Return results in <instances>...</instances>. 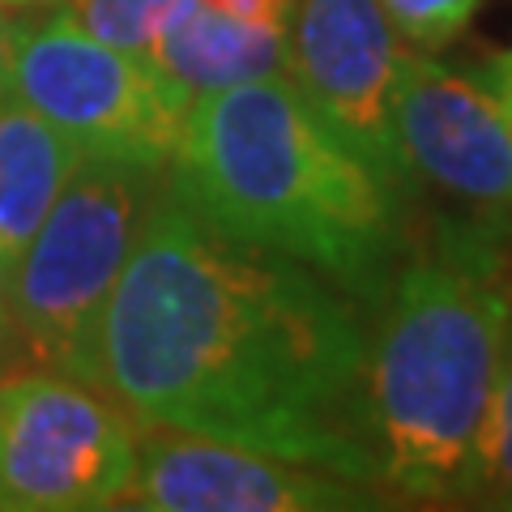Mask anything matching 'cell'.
<instances>
[{"instance_id": "obj_1", "label": "cell", "mask_w": 512, "mask_h": 512, "mask_svg": "<svg viewBox=\"0 0 512 512\" xmlns=\"http://www.w3.org/2000/svg\"><path fill=\"white\" fill-rule=\"evenodd\" d=\"M359 299L158 192L107 295L94 389L133 419L376 483Z\"/></svg>"}, {"instance_id": "obj_2", "label": "cell", "mask_w": 512, "mask_h": 512, "mask_svg": "<svg viewBox=\"0 0 512 512\" xmlns=\"http://www.w3.org/2000/svg\"><path fill=\"white\" fill-rule=\"evenodd\" d=\"M218 235L316 269L367 308L402 256V192L308 107L286 73L197 94L171 184Z\"/></svg>"}, {"instance_id": "obj_3", "label": "cell", "mask_w": 512, "mask_h": 512, "mask_svg": "<svg viewBox=\"0 0 512 512\" xmlns=\"http://www.w3.org/2000/svg\"><path fill=\"white\" fill-rule=\"evenodd\" d=\"M367 338L363 423L376 483L410 500H470L483 423L512 350L495 244L448 231L402 265Z\"/></svg>"}, {"instance_id": "obj_4", "label": "cell", "mask_w": 512, "mask_h": 512, "mask_svg": "<svg viewBox=\"0 0 512 512\" xmlns=\"http://www.w3.org/2000/svg\"><path fill=\"white\" fill-rule=\"evenodd\" d=\"M158 175L82 154L60 197L9 265L5 325L18 355L94 389V338L107 295L158 197Z\"/></svg>"}, {"instance_id": "obj_5", "label": "cell", "mask_w": 512, "mask_h": 512, "mask_svg": "<svg viewBox=\"0 0 512 512\" xmlns=\"http://www.w3.org/2000/svg\"><path fill=\"white\" fill-rule=\"evenodd\" d=\"M5 90L56 124L82 154L167 171L192 94L154 60L86 35L64 13L26 26Z\"/></svg>"}, {"instance_id": "obj_6", "label": "cell", "mask_w": 512, "mask_h": 512, "mask_svg": "<svg viewBox=\"0 0 512 512\" xmlns=\"http://www.w3.org/2000/svg\"><path fill=\"white\" fill-rule=\"evenodd\" d=\"M137 431L103 389L47 372L0 376V512L124 508Z\"/></svg>"}, {"instance_id": "obj_7", "label": "cell", "mask_w": 512, "mask_h": 512, "mask_svg": "<svg viewBox=\"0 0 512 512\" xmlns=\"http://www.w3.org/2000/svg\"><path fill=\"white\" fill-rule=\"evenodd\" d=\"M393 128L406 184L453 205L461 235L512 239V116L483 73L402 52Z\"/></svg>"}, {"instance_id": "obj_8", "label": "cell", "mask_w": 512, "mask_h": 512, "mask_svg": "<svg viewBox=\"0 0 512 512\" xmlns=\"http://www.w3.org/2000/svg\"><path fill=\"white\" fill-rule=\"evenodd\" d=\"M397 73L402 47L380 0H295L286 77L316 116L406 197L410 184L393 128Z\"/></svg>"}, {"instance_id": "obj_9", "label": "cell", "mask_w": 512, "mask_h": 512, "mask_svg": "<svg viewBox=\"0 0 512 512\" xmlns=\"http://www.w3.org/2000/svg\"><path fill=\"white\" fill-rule=\"evenodd\" d=\"M380 504L355 478L163 427L137 448L124 495V508L146 512H355Z\"/></svg>"}, {"instance_id": "obj_10", "label": "cell", "mask_w": 512, "mask_h": 512, "mask_svg": "<svg viewBox=\"0 0 512 512\" xmlns=\"http://www.w3.org/2000/svg\"><path fill=\"white\" fill-rule=\"evenodd\" d=\"M286 52H291L286 26H252L192 0L154 39L146 60H154L171 82H180L197 99L210 90L286 73Z\"/></svg>"}, {"instance_id": "obj_11", "label": "cell", "mask_w": 512, "mask_h": 512, "mask_svg": "<svg viewBox=\"0 0 512 512\" xmlns=\"http://www.w3.org/2000/svg\"><path fill=\"white\" fill-rule=\"evenodd\" d=\"M82 150L22 99L0 94V256L13 265L60 197Z\"/></svg>"}, {"instance_id": "obj_12", "label": "cell", "mask_w": 512, "mask_h": 512, "mask_svg": "<svg viewBox=\"0 0 512 512\" xmlns=\"http://www.w3.org/2000/svg\"><path fill=\"white\" fill-rule=\"evenodd\" d=\"M192 0H64V18L120 52L150 56L154 39Z\"/></svg>"}, {"instance_id": "obj_13", "label": "cell", "mask_w": 512, "mask_h": 512, "mask_svg": "<svg viewBox=\"0 0 512 512\" xmlns=\"http://www.w3.org/2000/svg\"><path fill=\"white\" fill-rule=\"evenodd\" d=\"M470 500L491 504V508H512V350H508L504 376L495 384L483 440H478Z\"/></svg>"}, {"instance_id": "obj_14", "label": "cell", "mask_w": 512, "mask_h": 512, "mask_svg": "<svg viewBox=\"0 0 512 512\" xmlns=\"http://www.w3.org/2000/svg\"><path fill=\"white\" fill-rule=\"evenodd\" d=\"M380 9L419 52H440L466 35L483 0H380Z\"/></svg>"}, {"instance_id": "obj_15", "label": "cell", "mask_w": 512, "mask_h": 512, "mask_svg": "<svg viewBox=\"0 0 512 512\" xmlns=\"http://www.w3.org/2000/svg\"><path fill=\"white\" fill-rule=\"evenodd\" d=\"M227 18H239V22H252V26H286L291 30V18H295V0H201Z\"/></svg>"}, {"instance_id": "obj_16", "label": "cell", "mask_w": 512, "mask_h": 512, "mask_svg": "<svg viewBox=\"0 0 512 512\" xmlns=\"http://www.w3.org/2000/svg\"><path fill=\"white\" fill-rule=\"evenodd\" d=\"M22 35H26V22L0 13V94H5V82H9V69H13V56H18Z\"/></svg>"}, {"instance_id": "obj_17", "label": "cell", "mask_w": 512, "mask_h": 512, "mask_svg": "<svg viewBox=\"0 0 512 512\" xmlns=\"http://www.w3.org/2000/svg\"><path fill=\"white\" fill-rule=\"evenodd\" d=\"M478 73L491 82V90L500 94L504 107H508V116H512V47H508V52H500V56H491Z\"/></svg>"}, {"instance_id": "obj_18", "label": "cell", "mask_w": 512, "mask_h": 512, "mask_svg": "<svg viewBox=\"0 0 512 512\" xmlns=\"http://www.w3.org/2000/svg\"><path fill=\"white\" fill-rule=\"evenodd\" d=\"M13 355H18V346L9 338V325L0 320V372H5V363H13Z\"/></svg>"}, {"instance_id": "obj_19", "label": "cell", "mask_w": 512, "mask_h": 512, "mask_svg": "<svg viewBox=\"0 0 512 512\" xmlns=\"http://www.w3.org/2000/svg\"><path fill=\"white\" fill-rule=\"evenodd\" d=\"M0 5L9 9V5H39V0H0Z\"/></svg>"}]
</instances>
